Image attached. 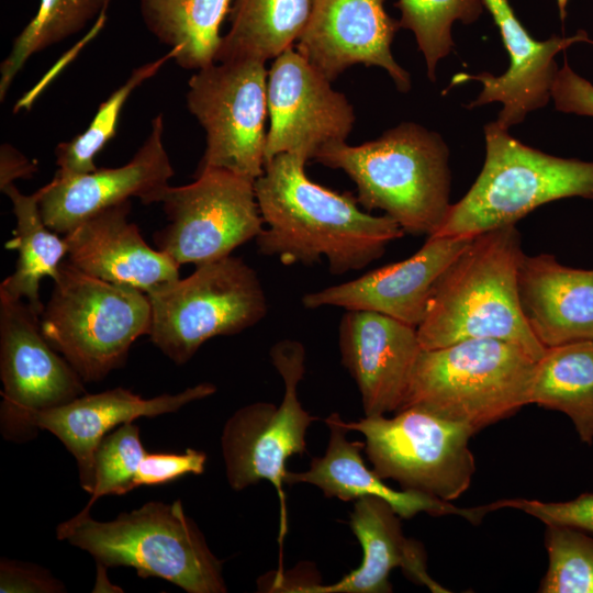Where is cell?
Instances as JSON below:
<instances>
[{
    "mask_svg": "<svg viewBox=\"0 0 593 593\" xmlns=\"http://www.w3.org/2000/svg\"><path fill=\"white\" fill-rule=\"evenodd\" d=\"M536 363L518 345L496 338L422 349L399 411L421 407L477 433L530 404Z\"/></svg>",
    "mask_w": 593,
    "mask_h": 593,
    "instance_id": "obj_5",
    "label": "cell"
},
{
    "mask_svg": "<svg viewBox=\"0 0 593 593\" xmlns=\"http://www.w3.org/2000/svg\"><path fill=\"white\" fill-rule=\"evenodd\" d=\"M212 383H200L177 394L144 399L128 389L114 388L94 394H82L63 405L35 416L38 429L56 436L74 456L81 488L91 493L94 482V452L100 441L118 426L138 417L174 413L190 402L215 393Z\"/></svg>",
    "mask_w": 593,
    "mask_h": 593,
    "instance_id": "obj_21",
    "label": "cell"
},
{
    "mask_svg": "<svg viewBox=\"0 0 593 593\" xmlns=\"http://www.w3.org/2000/svg\"><path fill=\"white\" fill-rule=\"evenodd\" d=\"M205 462L206 455L192 448H187L183 454L146 452L137 469L134 489L166 484L190 473L201 474Z\"/></svg>",
    "mask_w": 593,
    "mask_h": 593,
    "instance_id": "obj_35",
    "label": "cell"
},
{
    "mask_svg": "<svg viewBox=\"0 0 593 593\" xmlns=\"http://www.w3.org/2000/svg\"><path fill=\"white\" fill-rule=\"evenodd\" d=\"M338 345L366 416L396 413L423 349L417 328L377 312L346 311L339 322Z\"/></svg>",
    "mask_w": 593,
    "mask_h": 593,
    "instance_id": "obj_19",
    "label": "cell"
},
{
    "mask_svg": "<svg viewBox=\"0 0 593 593\" xmlns=\"http://www.w3.org/2000/svg\"><path fill=\"white\" fill-rule=\"evenodd\" d=\"M37 170V166L31 163L20 152L2 144L0 150V189L13 183L18 178H31Z\"/></svg>",
    "mask_w": 593,
    "mask_h": 593,
    "instance_id": "obj_38",
    "label": "cell"
},
{
    "mask_svg": "<svg viewBox=\"0 0 593 593\" xmlns=\"http://www.w3.org/2000/svg\"><path fill=\"white\" fill-rule=\"evenodd\" d=\"M492 511L504 507L519 510L545 525L568 526L593 534V493H583L564 502L511 499L490 503Z\"/></svg>",
    "mask_w": 593,
    "mask_h": 593,
    "instance_id": "obj_34",
    "label": "cell"
},
{
    "mask_svg": "<svg viewBox=\"0 0 593 593\" xmlns=\"http://www.w3.org/2000/svg\"><path fill=\"white\" fill-rule=\"evenodd\" d=\"M524 255L515 225L473 236L437 280L417 327L423 349L470 338H496L535 360L546 348L528 327L519 304L517 271Z\"/></svg>",
    "mask_w": 593,
    "mask_h": 593,
    "instance_id": "obj_2",
    "label": "cell"
},
{
    "mask_svg": "<svg viewBox=\"0 0 593 593\" xmlns=\"http://www.w3.org/2000/svg\"><path fill=\"white\" fill-rule=\"evenodd\" d=\"M517 290L523 316L545 348L593 340V270L567 267L550 254H524Z\"/></svg>",
    "mask_w": 593,
    "mask_h": 593,
    "instance_id": "obj_23",
    "label": "cell"
},
{
    "mask_svg": "<svg viewBox=\"0 0 593 593\" xmlns=\"http://www.w3.org/2000/svg\"><path fill=\"white\" fill-rule=\"evenodd\" d=\"M551 99L558 111L593 116V83L578 75L567 59L558 70Z\"/></svg>",
    "mask_w": 593,
    "mask_h": 593,
    "instance_id": "obj_37",
    "label": "cell"
},
{
    "mask_svg": "<svg viewBox=\"0 0 593 593\" xmlns=\"http://www.w3.org/2000/svg\"><path fill=\"white\" fill-rule=\"evenodd\" d=\"M1 191L9 197L16 219L13 237L5 247L16 249L19 256L14 272L2 281L0 290L12 298L25 299L41 316L44 305L40 299V283L44 277L54 280L58 276L59 265L68 253L67 243L45 224L41 215V189L26 195L11 183Z\"/></svg>",
    "mask_w": 593,
    "mask_h": 593,
    "instance_id": "obj_26",
    "label": "cell"
},
{
    "mask_svg": "<svg viewBox=\"0 0 593 593\" xmlns=\"http://www.w3.org/2000/svg\"><path fill=\"white\" fill-rule=\"evenodd\" d=\"M304 160L280 154L265 163L255 180L264 227L258 251L284 265H314L324 257L333 275L360 270L379 259L404 235L388 215L360 209L350 192L339 193L312 181Z\"/></svg>",
    "mask_w": 593,
    "mask_h": 593,
    "instance_id": "obj_1",
    "label": "cell"
},
{
    "mask_svg": "<svg viewBox=\"0 0 593 593\" xmlns=\"http://www.w3.org/2000/svg\"><path fill=\"white\" fill-rule=\"evenodd\" d=\"M365 437V451L381 479L403 490L454 501L471 484L475 461L469 440L475 432L421 407L346 422Z\"/></svg>",
    "mask_w": 593,
    "mask_h": 593,
    "instance_id": "obj_9",
    "label": "cell"
},
{
    "mask_svg": "<svg viewBox=\"0 0 593 593\" xmlns=\"http://www.w3.org/2000/svg\"><path fill=\"white\" fill-rule=\"evenodd\" d=\"M395 7L401 12L400 26L415 36L432 81L438 63L452 51V24L473 23L485 9L484 0H398Z\"/></svg>",
    "mask_w": 593,
    "mask_h": 593,
    "instance_id": "obj_31",
    "label": "cell"
},
{
    "mask_svg": "<svg viewBox=\"0 0 593 593\" xmlns=\"http://www.w3.org/2000/svg\"><path fill=\"white\" fill-rule=\"evenodd\" d=\"M45 338L85 382L122 367L133 343L149 334L148 295L87 275L64 259L40 316Z\"/></svg>",
    "mask_w": 593,
    "mask_h": 593,
    "instance_id": "obj_7",
    "label": "cell"
},
{
    "mask_svg": "<svg viewBox=\"0 0 593 593\" xmlns=\"http://www.w3.org/2000/svg\"><path fill=\"white\" fill-rule=\"evenodd\" d=\"M266 61L235 58L197 70L187 105L205 132L198 169L220 168L256 180L265 169Z\"/></svg>",
    "mask_w": 593,
    "mask_h": 593,
    "instance_id": "obj_11",
    "label": "cell"
},
{
    "mask_svg": "<svg viewBox=\"0 0 593 593\" xmlns=\"http://www.w3.org/2000/svg\"><path fill=\"white\" fill-rule=\"evenodd\" d=\"M314 0H234L231 25L216 61L275 59L293 46L305 29Z\"/></svg>",
    "mask_w": 593,
    "mask_h": 593,
    "instance_id": "obj_27",
    "label": "cell"
},
{
    "mask_svg": "<svg viewBox=\"0 0 593 593\" xmlns=\"http://www.w3.org/2000/svg\"><path fill=\"white\" fill-rule=\"evenodd\" d=\"M329 430L326 451L312 458L307 470L287 471L284 483H309L317 486L327 497L344 502L362 496H376L387 501L401 518H412L418 513L432 516L459 515L472 524L479 523L488 513L485 505L474 508L457 507L424 493L411 490L396 491L388 486L373 470L367 468L361 457L365 441H350L349 429L338 413L325 418Z\"/></svg>",
    "mask_w": 593,
    "mask_h": 593,
    "instance_id": "obj_24",
    "label": "cell"
},
{
    "mask_svg": "<svg viewBox=\"0 0 593 593\" xmlns=\"http://www.w3.org/2000/svg\"><path fill=\"white\" fill-rule=\"evenodd\" d=\"M331 82L293 46L273 59L267 79L265 163L280 154L307 161L322 148L346 142L356 120L354 108Z\"/></svg>",
    "mask_w": 593,
    "mask_h": 593,
    "instance_id": "obj_14",
    "label": "cell"
},
{
    "mask_svg": "<svg viewBox=\"0 0 593 593\" xmlns=\"http://www.w3.org/2000/svg\"><path fill=\"white\" fill-rule=\"evenodd\" d=\"M400 27L384 0H314L296 51L331 81L362 64L384 69L401 92H409L411 76L391 52Z\"/></svg>",
    "mask_w": 593,
    "mask_h": 593,
    "instance_id": "obj_16",
    "label": "cell"
},
{
    "mask_svg": "<svg viewBox=\"0 0 593 593\" xmlns=\"http://www.w3.org/2000/svg\"><path fill=\"white\" fill-rule=\"evenodd\" d=\"M0 430L4 439L36 437L37 413L86 393L83 380L41 329L40 314L0 290Z\"/></svg>",
    "mask_w": 593,
    "mask_h": 593,
    "instance_id": "obj_13",
    "label": "cell"
},
{
    "mask_svg": "<svg viewBox=\"0 0 593 593\" xmlns=\"http://www.w3.org/2000/svg\"><path fill=\"white\" fill-rule=\"evenodd\" d=\"M234 0H139L148 31L174 52L184 69L199 70L216 61L221 25Z\"/></svg>",
    "mask_w": 593,
    "mask_h": 593,
    "instance_id": "obj_25",
    "label": "cell"
},
{
    "mask_svg": "<svg viewBox=\"0 0 593 593\" xmlns=\"http://www.w3.org/2000/svg\"><path fill=\"white\" fill-rule=\"evenodd\" d=\"M56 537L87 551L97 566L131 567L141 578H159L188 593L227 592L222 561L180 500L149 501L110 522L91 517L86 505L57 525Z\"/></svg>",
    "mask_w": 593,
    "mask_h": 593,
    "instance_id": "obj_4",
    "label": "cell"
},
{
    "mask_svg": "<svg viewBox=\"0 0 593 593\" xmlns=\"http://www.w3.org/2000/svg\"><path fill=\"white\" fill-rule=\"evenodd\" d=\"M530 404L564 413L581 441L593 443V340L546 348L537 360Z\"/></svg>",
    "mask_w": 593,
    "mask_h": 593,
    "instance_id": "obj_28",
    "label": "cell"
},
{
    "mask_svg": "<svg viewBox=\"0 0 593 593\" xmlns=\"http://www.w3.org/2000/svg\"><path fill=\"white\" fill-rule=\"evenodd\" d=\"M149 337L177 365L189 361L206 340L240 333L267 314L256 271L232 255L202 265L148 294Z\"/></svg>",
    "mask_w": 593,
    "mask_h": 593,
    "instance_id": "obj_8",
    "label": "cell"
},
{
    "mask_svg": "<svg viewBox=\"0 0 593 593\" xmlns=\"http://www.w3.org/2000/svg\"><path fill=\"white\" fill-rule=\"evenodd\" d=\"M161 203L169 223L154 240L179 265L225 258L265 227L255 180L225 169H198L193 182L169 186Z\"/></svg>",
    "mask_w": 593,
    "mask_h": 593,
    "instance_id": "obj_12",
    "label": "cell"
},
{
    "mask_svg": "<svg viewBox=\"0 0 593 593\" xmlns=\"http://www.w3.org/2000/svg\"><path fill=\"white\" fill-rule=\"evenodd\" d=\"M472 238L427 237L410 258L306 293L302 304L307 309L337 306L346 311L377 312L417 328L437 280Z\"/></svg>",
    "mask_w": 593,
    "mask_h": 593,
    "instance_id": "obj_17",
    "label": "cell"
},
{
    "mask_svg": "<svg viewBox=\"0 0 593 593\" xmlns=\"http://www.w3.org/2000/svg\"><path fill=\"white\" fill-rule=\"evenodd\" d=\"M170 57L174 58V52L169 49L163 57L135 68L128 79L99 105L89 126L81 134L57 145L55 156L58 168L55 179H67L97 169L94 158L115 136L120 114L128 97Z\"/></svg>",
    "mask_w": 593,
    "mask_h": 593,
    "instance_id": "obj_30",
    "label": "cell"
},
{
    "mask_svg": "<svg viewBox=\"0 0 593 593\" xmlns=\"http://www.w3.org/2000/svg\"><path fill=\"white\" fill-rule=\"evenodd\" d=\"M270 359L283 380L284 393L277 406L256 402L237 410L225 423L221 446L231 488L240 491L267 480L276 488L280 503L279 539L288 530L283 491L286 463L292 455L306 451V432L317 419L305 411L298 385L305 372L304 346L292 339L277 342Z\"/></svg>",
    "mask_w": 593,
    "mask_h": 593,
    "instance_id": "obj_10",
    "label": "cell"
},
{
    "mask_svg": "<svg viewBox=\"0 0 593 593\" xmlns=\"http://www.w3.org/2000/svg\"><path fill=\"white\" fill-rule=\"evenodd\" d=\"M546 526L549 564L538 592L593 593V534L568 526Z\"/></svg>",
    "mask_w": 593,
    "mask_h": 593,
    "instance_id": "obj_32",
    "label": "cell"
},
{
    "mask_svg": "<svg viewBox=\"0 0 593 593\" xmlns=\"http://www.w3.org/2000/svg\"><path fill=\"white\" fill-rule=\"evenodd\" d=\"M108 0H41L36 14L14 38L0 67V99L26 60L63 40L79 33L94 19Z\"/></svg>",
    "mask_w": 593,
    "mask_h": 593,
    "instance_id": "obj_29",
    "label": "cell"
},
{
    "mask_svg": "<svg viewBox=\"0 0 593 593\" xmlns=\"http://www.w3.org/2000/svg\"><path fill=\"white\" fill-rule=\"evenodd\" d=\"M485 159L469 191L451 204L429 237L475 236L515 225L538 206L572 197L593 200V161L561 158L529 147L490 122Z\"/></svg>",
    "mask_w": 593,
    "mask_h": 593,
    "instance_id": "obj_6",
    "label": "cell"
},
{
    "mask_svg": "<svg viewBox=\"0 0 593 593\" xmlns=\"http://www.w3.org/2000/svg\"><path fill=\"white\" fill-rule=\"evenodd\" d=\"M314 159L343 170L360 206L383 211L404 233L434 235L451 206L448 146L419 124L403 122L360 145L332 144Z\"/></svg>",
    "mask_w": 593,
    "mask_h": 593,
    "instance_id": "obj_3",
    "label": "cell"
},
{
    "mask_svg": "<svg viewBox=\"0 0 593 593\" xmlns=\"http://www.w3.org/2000/svg\"><path fill=\"white\" fill-rule=\"evenodd\" d=\"M131 200L109 206L65 234L67 260L94 278L148 294L179 279V264L143 239L128 221Z\"/></svg>",
    "mask_w": 593,
    "mask_h": 593,
    "instance_id": "obj_20",
    "label": "cell"
},
{
    "mask_svg": "<svg viewBox=\"0 0 593 593\" xmlns=\"http://www.w3.org/2000/svg\"><path fill=\"white\" fill-rule=\"evenodd\" d=\"M65 585L52 573L33 563L1 559V593H59Z\"/></svg>",
    "mask_w": 593,
    "mask_h": 593,
    "instance_id": "obj_36",
    "label": "cell"
},
{
    "mask_svg": "<svg viewBox=\"0 0 593 593\" xmlns=\"http://www.w3.org/2000/svg\"><path fill=\"white\" fill-rule=\"evenodd\" d=\"M349 526L362 548L360 566L335 583L292 584L284 592L389 593V574L394 568L432 592H449L428 574L424 547L404 536L401 517L387 501L370 495L356 500Z\"/></svg>",
    "mask_w": 593,
    "mask_h": 593,
    "instance_id": "obj_22",
    "label": "cell"
},
{
    "mask_svg": "<svg viewBox=\"0 0 593 593\" xmlns=\"http://www.w3.org/2000/svg\"><path fill=\"white\" fill-rule=\"evenodd\" d=\"M160 113L152 120L149 135L127 164L67 179L53 178L41 188L38 206L45 224L66 234L96 213L132 197L144 204L161 202L174 176Z\"/></svg>",
    "mask_w": 593,
    "mask_h": 593,
    "instance_id": "obj_15",
    "label": "cell"
},
{
    "mask_svg": "<svg viewBox=\"0 0 593 593\" xmlns=\"http://www.w3.org/2000/svg\"><path fill=\"white\" fill-rule=\"evenodd\" d=\"M484 5L492 15L508 53V68L500 76L489 72L457 74L450 86L469 80L479 81L482 90L466 108L502 103V110L493 122L500 128L508 131L551 99L552 86L559 70L556 55L574 43L590 40L584 31H579L569 37L553 35L546 41H537L522 25L508 0H484Z\"/></svg>",
    "mask_w": 593,
    "mask_h": 593,
    "instance_id": "obj_18",
    "label": "cell"
},
{
    "mask_svg": "<svg viewBox=\"0 0 593 593\" xmlns=\"http://www.w3.org/2000/svg\"><path fill=\"white\" fill-rule=\"evenodd\" d=\"M146 452L137 425L125 423L109 433L94 452V482L87 505L91 507L104 495L134 490V479Z\"/></svg>",
    "mask_w": 593,
    "mask_h": 593,
    "instance_id": "obj_33",
    "label": "cell"
}]
</instances>
